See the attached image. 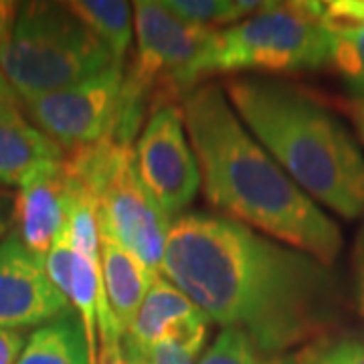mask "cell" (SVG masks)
I'll return each instance as SVG.
<instances>
[{
	"label": "cell",
	"instance_id": "cell-1",
	"mask_svg": "<svg viewBox=\"0 0 364 364\" xmlns=\"http://www.w3.org/2000/svg\"><path fill=\"white\" fill-rule=\"evenodd\" d=\"M162 275L208 320L267 352L308 344L342 320L344 291L332 267L223 215L188 213L172 223Z\"/></svg>",
	"mask_w": 364,
	"mask_h": 364
},
{
	"label": "cell",
	"instance_id": "cell-2",
	"mask_svg": "<svg viewBox=\"0 0 364 364\" xmlns=\"http://www.w3.org/2000/svg\"><path fill=\"white\" fill-rule=\"evenodd\" d=\"M205 195L223 217L334 267L342 231L306 195L235 114L217 83H200L181 102Z\"/></svg>",
	"mask_w": 364,
	"mask_h": 364
},
{
	"label": "cell",
	"instance_id": "cell-3",
	"mask_svg": "<svg viewBox=\"0 0 364 364\" xmlns=\"http://www.w3.org/2000/svg\"><path fill=\"white\" fill-rule=\"evenodd\" d=\"M225 93L255 140L306 195L344 219L364 217V156L348 128L301 87L231 77Z\"/></svg>",
	"mask_w": 364,
	"mask_h": 364
},
{
	"label": "cell",
	"instance_id": "cell-4",
	"mask_svg": "<svg viewBox=\"0 0 364 364\" xmlns=\"http://www.w3.org/2000/svg\"><path fill=\"white\" fill-rule=\"evenodd\" d=\"M332 37L318 23L316 2H267L237 25L215 28L184 75L193 91L217 73H294L330 67Z\"/></svg>",
	"mask_w": 364,
	"mask_h": 364
},
{
	"label": "cell",
	"instance_id": "cell-5",
	"mask_svg": "<svg viewBox=\"0 0 364 364\" xmlns=\"http://www.w3.org/2000/svg\"><path fill=\"white\" fill-rule=\"evenodd\" d=\"M114 63L104 43L79 21L67 2L18 4L0 69L25 102L65 90Z\"/></svg>",
	"mask_w": 364,
	"mask_h": 364
},
{
	"label": "cell",
	"instance_id": "cell-6",
	"mask_svg": "<svg viewBox=\"0 0 364 364\" xmlns=\"http://www.w3.org/2000/svg\"><path fill=\"white\" fill-rule=\"evenodd\" d=\"M63 168L69 178L93 196L100 229L112 235L158 277L172 223L140 181L134 148L105 138L67 150Z\"/></svg>",
	"mask_w": 364,
	"mask_h": 364
},
{
	"label": "cell",
	"instance_id": "cell-7",
	"mask_svg": "<svg viewBox=\"0 0 364 364\" xmlns=\"http://www.w3.org/2000/svg\"><path fill=\"white\" fill-rule=\"evenodd\" d=\"M122 83L124 65L112 63L71 87L31 97L23 104L41 132L63 150H75L112 136Z\"/></svg>",
	"mask_w": 364,
	"mask_h": 364
},
{
	"label": "cell",
	"instance_id": "cell-8",
	"mask_svg": "<svg viewBox=\"0 0 364 364\" xmlns=\"http://www.w3.org/2000/svg\"><path fill=\"white\" fill-rule=\"evenodd\" d=\"M138 176L168 217L181 215L203 184L181 104L150 112L134 148Z\"/></svg>",
	"mask_w": 364,
	"mask_h": 364
},
{
	"label": "cell",
	"instance_id": "cell-9",
	"mask_svg": "<svg viewBox=\"0 0 364 364\" xmlns=\"http://www.w3.org/2000/svg\"><path fill=\"white\" fill-rule=\"evenodd\" d=\"M73 306L16 233L0 241V328L21 330L43 326Z\"/></svg>",
	"mask_w": 364,
	"mask_h": 364
},
{
	"label": "cell",
	"instance_id": "cell-10",
	"mask_svg": "<svg viewBox=\"0 0 364 364\" xmlns=\"http://www.w3.org/2000/svg\"><path fill=\"white\" fill-rule=\"evenodd\" d=\"M67 186L69 181L63 160H59L33 170L18 184L14 196V233L33 255L43 261L47 259L65 223Z\"/></svg>",
	"mask_w": 364,
	"mask_h": 364
},
{
	"label": "cell",
	"instance_id": "cell-11",
	"mask_svg": "<svg viewBox=\"0 0 364 364\" xmlns=\"http://www.w3.org/2000/svg\"><path fill=\"white\" fill-rule=\"evenodd\" d=\"M100 255L105 296L122 336L130 332L136 316L152 282L156 279L146 269L142 261L126 247H122L112 235L100 229Z\"/></svg>",
	"mask_w": 364,
	"mask_h": 364
},
{
	"label": "cell",
	"instance_id": "cell-12",
	"mask_svg": "<svg viewBox=\"0 0 364 364\" xmlns=\"http://www.w3.org/2000/svg\"><path fill=\"white\" fill-rule=\"evenodd\" d=\"M65 158V150L26 122L18 105H0V184H21L35 168Z\"/></svg>",
	"mask_w": 364,
	"mask_h": 364
},
{
	"label": "cell",
	"instance_id": "cell-13",
	"mask_svg": "<svg viewBox=\"0 0 364 364\" xmlns=\"http://www.w3.org/2000/svg\"><path fill=\"white\" fill-rule=\"evenodd\" d=\"M16 364H91L90 344L79 314L71 308L35 328Z\"/></svg>",
	"mask_w": 364,
	"mask_h": 364
},
{
	"label": "cell",
	"instance_id": "cell-14",
	"mask_svg": "<svg viewBox=\"0 0 364 364\" xmlns=\"http://www.w3.org/2000/svg\"><path fill=\"white\" fill-rule=\"evenodd\" d=\"M198 310L200 308L182 289H178L164 275H158L148 289L140 312L124 340L142 348L154 346L164 338L166 330L174 322L188 318Z\"/></svg>",
	"mask_w": 364,
	"mask_h": 364
},
{
	"label": "cell",
	"instance_id": "cell-15",
	"mask_svg": "<svg viewBox=\"0 0 364 364\" xmlns=\"http://www.w3.org/2000/svg\"><path fill=\"white\" fill-rule=\"evenodd\" d=\"M71 13L104 43L112 61L126 65L134 39L132 4L124 0H75L67 2Z\"/></svg>",
	"mask_w": 364,
	"mask_h": 364
},
{
	"label": "cell",
	"instance_id": "cell-16",
	"mask_svg": "<svg viewBox=\"0 0 364 364\" xmlns=\"http://www.w3.org/2000/svg\"><path fill=\"white\" fill-rule=\"evenodd\" d=\"M170 13L178 18L205 28L217 25H237L251 14L259 13L267 2L259 0H168L164 2Z\"/></svg>",
	"mask_w": 364,
	"mask_h": 364
},
{
	"label": "cell",
	"instance_id": "cell-17",
	"mask_svg": "<svg viewBox=\"0 0 364 364\" xmlns=\"http://www.w3.org/2000/svg\"><path fill=\"white\" fill-rule=\"evenodd\" d=\"M198 364H296L294 356L259 348L245 332L225 328Z\"/></svg>",
	"mask_w": 364,
	"mask_h": 364
},
{
	"label": "cell",
	"instance_id": "cell-18",
	"mask_svg": "<svg viewBox=\"0 0 364 364\" xmlns=\"http://www.w3.org/2000/svg\"><path fill=\"white\" fill-rule=\"evenodd\" d=\"M294 360L296 364H364V336L330 332L304 344Z\"/></svg>",
	"mask_w": 364,
	"mask_h": 364
},
{
	"label": "cell",
	"instance_id": "cell-19",
	"mask_svg": "<svg viewBox=\"0 0 364 364\" xmlns=\"http://www.w3.org/2000/svg\"><path fill=\"white\" fill-rule=\"evenodd\" d=\"M330 67L356 93V100H364V31L354 37H332Z\"/></svg>",
	"mask_w": 364,
	"mask_h": 364
},
{
	"label": "cell",
	"instance_id": "cell-20",
	"mask_svg": "<svg viewBox=\"0 0 364 364\" xmlns=\"http://www.w3.org/2000/svg\"><path fill=\"white\" fill-rule=\"evenodd\" d=\"M316 14L330 37H354L364 31V0L316 2Z\"/></svg>",
	"mask_w": 364,
	"mask_h": 364
},
{
	"label": "cell",
	"instance_id": "cell-21",
	"mask_svg": "<svg viewBox=\"0 0 364 364\" xmlns=\"http://www.w3.org/2000/svg\"><path fill=\"white\" fill-rule=\"evenodd\" d=\"M122 350L128 364H196V358H198L181 346L164 342V340L148 348L136 346L128 340H122Z\"/></svg>",
	"mask_w": 364,
	"mask_h": 364
},
{
	"label": "cell",
	"instance_id": "cell-22",
	"mask_svg": "<svg viewBox=\"0 0 364 364\" xmlns=\"http://www.w3.org/2000/svg\"><path fill=\"white\" fill-rule=\"evenodd\" d=\"M352 273H354V301L356 310L364 318V223L354 241L352 251Z\"/></svg>",
	"mask_w": 364,
	"mask_h": 364
},
{
	"label": "cell",
	"instance_id": "cell-23",
	"mask_svg": "<svg viewBox=\"0 0 364 364\" xmlns=\"http://www.w3.org/2000/svg\"><path fill=\"white\" fill-rule=\"evenodd\" d=\"M25 342V336L18 330L0 328V364H16Z\"/></svg>",
	"mask_w": 364,
	"mask_h": 364
},
{
	"label": "cell",
	"instance_id": "cell-24",
	"mask_svg": "<svg viewBox=\"0 0 364 364\" xmlns=\"http://www.w3.org/2000/svg\"><path fill=\"white\" fill-rule=\"evenodd\" d=\"M16 13H18V4L16 2L0 0V51L4 49V45L11 39Z\"/></svg>",
	"mask_w": 364,
	"mask_h": 364
},
{
	"label": "cell",
	"instance_id": "cell-25",
	"mask_svg": "<svg viewBox=\"0 0 364 364\" xmlns=\"http://www.w3.org/2000/svg\"><path fill=\"white\" fill-rule=\"evenodd\" d=\"M13 207H14V198L0 193V241L6 237L9 227L13 225Z\"/></svg>",
	"mask_w": 364,
	"mask_h": 364
},
{
	"label": "cell",
	"instance_id": "cell-26",
	"mask_svg": "<svg viewBox=\"0 0 364 364\" xmlns=\"http://www.w3.org/2000/svg\"><path fill=\"white\" fill-rule=\"evenodd\" d=\"M18 93L13 90V85L9 83L6 75L0 69V105H18Z\"/></svg>",
	"mask_w": 364,
	"mask_h": 364
},
{
	"label": "cell",
	"instance_id": "cell-27",
	"mask_svg": "<svg viewBox=\"0 0 364 364\" xmlns=\"http://www.w3.org/2000/svg\"><path fill=\"white\" fill-rule=\"evenodd\" d=\"M100 364H128L126 363V358H124V350H122V346H117L112 352H107L105 356L100 358Z\"/></svg>",
	"mask_w": 364,
	"mask_h": 364
},
{
	"label": "cell",
	"instance_id": "cell-28",
	"mask_svg": "<svg viewBox=\"0 0 364 364\" xmlns=\"http://www.w3.org/2000/svg\"><path fill=\"white\" fill-rule=\"evenodd\" d=\"M344 109H346L350 116L364 117V100H350V102L344 104Z\"/></svg>",
	"mask_w": 364,
	"mask_h": 364
},
{
	"label": "cell",
	"instance_id": "cell-29",
	"mask_svg": "<svg viewBox=\"0 0 364 364\" xmlns=\"http://www.w3.org/2000/svg\"><path fill=\"white\" fill-rule=\"evenodd\" d=\"M352 119H354V126L358 128V134H360V138H363L364 142V117L360 116H350Z\"/></svg>",
	"mask_w": 364,
	"mask_h": 364
}]
</instances>
